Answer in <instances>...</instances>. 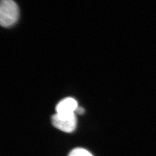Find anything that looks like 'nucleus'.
<instances>
[{"mask_svg":"<svg viewBox=\"0 0 156 156\" xmlns=\"http://www.w3.org/2000/svg\"><path fill=\"white\" fill-rule=\"evenodd\" d=\"M78 102L74 98L68 97L61 101L56 106V112L61 116H70L75 115Z\"/></svg>","mask_w":156,"mask_h":156,"instance_id":"3","label":"nucleus"},{"mask_svg":"<svg viewBox=\"0 0 156 156\" xmlns=\"http://www.w3.org/2000/svg\"><path fill=\"white\" fill-rule=\"evenodd\" d=\"M68 156H93L89 151L83 148H75L71 151Z\"/></svg>","mask_w":156,"mask_h":156,"instance_id":"4","label":"nucleus"},{"mask_svg":"<svg viewBox=\"0 0 156 156\" xmlns=\"http://www.w3.org/2000/svg\"><path fill=\"white\" fill-rule=\"evenodd\" d=\"M75 112L79 115H82V114L83 113L84 110L83 108H82V107H79L78 106V108H76Z\"/></svg>","mask_w":156,"mask_h":156,"instance_id":"5","label":"nucleus"},{"mask_svg":"<svg viewBox=\"0 0 156 156\" xmlns=\"http://www.w3.org/2000/svg\"><path fill=\"white\" fill-rule=\"evenodd\" d=\"M19 9L13 0H1L0 5V24L4 27H10L17 22Z\"/></svg>","mask_w":156,"mask_h":156,"instance_id":"1","label":"nucleus"},{"mask_svg":"<svg viewBox=\"0 0 156 156\" xmlns=\"http://www.w3.org/2000/svg\"><path fill=\"white\" fill-rule=\"evenodd\" d=\"M51 122L55 127L63 132L70 133L75 129L77 120L75 114L68 117H62L55 114L51 117Z\"/></svg>","mask_w":156,"mask_h":156,"instance_id":"2","label":"nucleus"}]
</instances>
